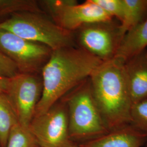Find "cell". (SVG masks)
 I'll return each instance as SVG.
<instances>
[{"mask_svg":"<svg viewBox=\"0 0 147 147\" xmlns=\"http://www.w3.org/2000/svg\"><path fill=\"white\" fill-rule=\"evenodd\" d=\"M104 62L81 47L52 51L42 68V92L34 117L45 113L74 88L88 79Z\"/></svg>","mask_w":147,"mask_h":147,"instance_id":"1","label":"cell"},{"mask_svg":"<svg viewBox=\"0 0 147 147\" xmlns=\"http://www.w3.org/2000/svg\"><path fill=\"white\" fill-rule=\"evenodd\" d=\"M124 62H104L89 77L95 102L110 131L131 124L132 101Z\"/></svg>","mask_w":147,"mask_h":147,"instance_id":"2","label":"cell"},{"mask_svg":"<svg viewBox=\"0 0 147 147\" xmlns=\"http://www.w3.org/2000/svg\"><path fill=\"white\" fill-rule=\"evenodd\" d=\"M64 99L68 108L69 134L73 143L78 144L110 131L95 102L89 78Z\"/></svg>","mask_w":147,"mask_h":147,"instance_id":"3","label":"cell"},{"mask_svg":"<svg viewBox=\"0 0 147 147\" xmlns=\"http://www.w3.org/2000/svg\"><path fill=\"white\" fill-rule=\"evenodd\" d=\"M0 28L32 42L44 45L52 51L72 47L71 32L64 30L42 13L22 12L16 14L0 22Z\"/></svg>","mask_w":147,"mask_h":147,"instance_id":"4","label":"cell"},{"mask_svg":"<svg viewBox=\"0 0 147 147\" xmlns=\"http://www.w3.org/2000/svg\"><path fill=\"white\" fill-rule=\"evenodd\" d=\"M29 129L39 147H71L67 104L62 99L45 113L35 117Z\"/></svg>","mask_w":147,"mask_h":147,"instance_id":"5","label":"cell"},{"mask_svg":"<svg viewBox=\"0 0 147 147\" xmlns=\"http://www.w3.org/2000/svg\"><path fill=\"white\" fill-rule=\"evenodd\" d=\"M55 22L64 30L71 32L85 25L110 21L114 19L93 0L78 4L74 0L44 1Z\"/></svg>","mask_w":147,"mask_h":147,"instance_id":"6","label":"cell"},{"mask_svg":"<svg viewBox=\"0 0 147 147\" xmlns=\"http://www.w3.org/2000/svg\"><path fill=\"white\" fill-rule=\"evenodd\" d=\"M79 29L81 48L103 62L115 58L124 37L119 21L87 24Z\"/></svg>","mask_w":147,"mask_h":147,"instance_id":"7","label":"cell"},{"mask_svg":"<svg viewBox=\"0 0 147 147\" xmlns=\"http://www.w3.org/2000/svg\"><path fill=\"white\" fill-rule=\"evenodd\" d=\"M0 51L16 63L20 73L33 74L46 63L52 50L0 28Z\"/></svg>","mask_w":147,"mask_h":147,"instance_id":"8","label":"cell"},{"mask_svg":"<svg viewBox=\"0 0 147 147\" xmlns=\"http://www.w3.org/2000/svg\"><path fill=\"white\" fill-rule=\"evenodd\" d=\"M42 85L33 74L19 73L11 78L7 95L19 124L28 126L34 118Z\"/></svg>","mask_w":147,"mask_h":147,"instance_id":"9","label":"cell"},{"mask_svg":"<svg viewBox=\"0 0 147 147\" xmlns=\"http://www.w3.org/2000/svg\"><path fill=\"white\" fill-rule=\"evenodd\" d=\"M147 143V134L129 124L103 136L78 144L79 147H142Z\"/></svg>","mask_w":147,"mask_h":147,"instance_id":"10","label":"cell"},{"mask_svg":"<svg viewBox=\"0 0 147 147\" xmlns=\"http://www.w3.org/2000/svg\"><path fill=\"white\" fill-rule=\"evenodd\" d=\"M132 104L147 98V53L146 50L124 63Z\"/></svg>","mask_w":147,"mask_h":147,"instance_id":"11","label":"cell"},{"mask_svg":"<svg viewBox=\"0 0 147 147\" xmlns=\"http://www.w3.org/2000/svg\"><path fill=\"white\" fill-rule=\"evenodd\" d=\"M147 49V16L123 37L115 58L123 62Z\"/></svg>","mask_w":147,"mask_h":147,"instance_id":"12","label":"cell"},{"mask_svg":"<svg viewBox=\"0 0 147 147\" xmlns=\"http://www.w3.org/2000/svg\"><path fill=\"white\" fill-rule=\"evenodd\" d=\"M124 16L120 23L123 36L141 22L147 16V0H123Z\"/></svg>","mask_w":147,"mask_h":147,"instance_id":"13","label":"cell"},{"mask_svg":"<svg viewBox=\"0 0 147 147\" xmlns=\"http://www.w3.org/2000/svg\"><path fill=\"white\" fill-rule=\"evenodd\" d=\"M18 123L7 95L0 93V147H6L13 127Z\"/></svg>","mask_w":147,"mask_h":147,"instance_id":"14","label":"cell"},{"mask_svg":"<svg viewBox=\"0 0 147 147\" xmlns=\"http://www.w3.org/2000/svg\"><path fill=\"white\" fill-rule=\"evenodd\" d=\"M5 147H39L28 126L17 124L11 131Z\"/></svg>","mask_w":147,"mask_h":147,"instance_id":"15","label":"cell"},{"mask_svg":"<svg viewBox=\"0 0 147 147\" xmlns=\"http://www.w3.org/2000/svg\"><path fill=\"white\" fill-rule=\"evenodd\" d=\"M12 11L42 13L37 2L32 0H0V14Z\"/></svg>","mask_w":147,"mask_h":147,"instance_id":"16","label":"cell"},{"mask_svg":"<svg viewBox=\"0 0 147 147\" xmlns=\"http://www.w3.org/2000/svg\"><path fill=\"white\" fill-rule=\"evenodd\" d=\"M131 124L147 134V98L132 104Z\"/></svg>","mask_w":147,"mask_h":147,"instance_id":"17","label":"cell"},{"mask_svg":"<svg viewBox=\"0 0 147 147\" xmlns=\"http://www.w3.org/2000/svg\"><path fill=\"white\" fill-rule=\"evenodd\" d=\"M96 4L113 19L121 23L124 16L123 0H93Z\"/></svg>","mask_w":147,"mask_h":147,"instance_id":"18","label":"cell"},{"mask_svg":"<svg viewBox=\"0 0 147 147\" xmlns=\"http://www.w3.org/2000/svg\"><path fill=\"white\" fill-rule=\"evenodd\" d=\"M19 73L16 63L0 51V76L11 79Z\"/></svg>","mask_w":147,"mask_h":147,"instance_id":"19","label":"cell"},{"mask_svg":"<svg viewBox=\"0 0 147 147\" xmlns=\"http://www.w3.org/2000/svg\"><path fill=\"white\" fill-rule=\"evenodd\" d=\"M11 79L0 76V93H7L10 84Z\"/></svg>","mask_w":147,"mask_h":147,"instance_id":"20","label":"cell"},{"mask_svg":"<svg viewBox=\"0 0 147 147\" xmlns=\"http://www.w3.org/2000/svg\"><path fill=\"white\" fill-rule=\"evenodd\" d=\"M78 147V144H74L72 146V147Z\"/></svg>","mask_w":147,"mask_h":147,"instance_id":"21","label":"cell"},{"mask_svg":"<svg viewBox=\"0 0 147 147\" xmlns=\"http://www.w3.org/2000/svg\"><path fill=\"white\" fill-rule=\"evenodd\" d=\"M143 147H147V143L146 144H145V145H144V146H143Z\"/></svg>","mask_w":147,"mask_h":147,"instance_id":"22","label":"cell"},{"mask_svg":"<svg viewBox=\"0 0 147 147\" xmlns=\"http://www.w3.org/2000/svg\"><path fill=\"white\" fill-rule=\"evenodd\" d=\"M146 51H147V49H146Z\"/></svg>","mask_w":147,"mask_h":147,"instance_id":"23","label":"cell"}]
</instances>
